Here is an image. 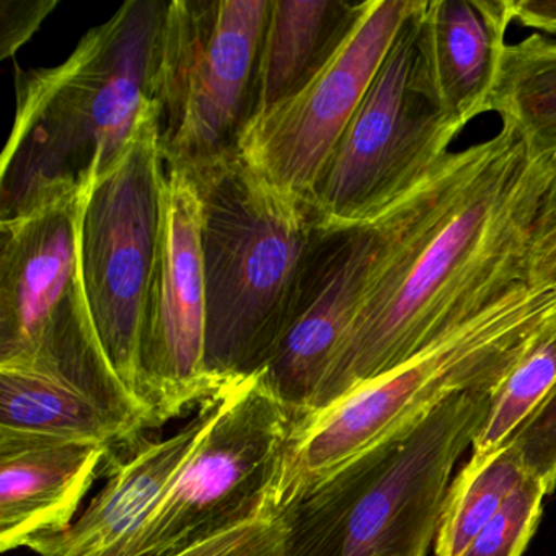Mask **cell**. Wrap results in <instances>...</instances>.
Returning a JSON list of instances; mask_svg holds the SVG:
<instances>
[{
  "mask_svg": "<svg viewBox=\"0 0 556 556\" xmlns=\"http://www.w3.org/2000/svg\"><path fill=\"white\" fill-rule=\"evenodd\" d=\"M546 181V152L503 125L451 152L374 223L380 247L369 285L308 415L529 285L530 236Z\"/></svg>",
  "mask_w": 556,
  "mask_h": 556,
  "instance_id": "1",
  "label": "cell"
},
{
  "mask_svg": "<svg viewBox=\"0 0 556 556\" xmlns=\"http://www.w3.org/2000/svg\"><path fill=\"white\" fill-rule=\"evenodd\" d=\"M167 2L129 0L56 67H17L0 165V220L89 190L119 164L154 105Z\"/></svg>",
  "mask_w": 556,
  "mask_h": 556,
  "instance_id": "2",
  "label": "cell"
},
{
  "mask_svg": "<svg viewBox=\"0 0 556 556\" xmlns=\"http://www.w3.org/2000/svg\"><path fill=\"white\" fill-rule=\"evenodd\" d=\"M555 314L556 288L520 286L412 359L295 421L271 506L291 513L445 400L494 392Z\"/></svg>",
  "mask_w": 556,
  "mask_h": 556,
  "instance_id": "3",
  "label": "cell"
},
{
  "mask_svg": "<svg viewBox=\"0 0 556 556\" xmlns=\"http://www.w3.org/2000/svg\"><path fill=\"white\" fill-rule=\"evenodd\" d=\"M188 174L201 201L206 367L220 390L265 367L324 224L240 152Z\"/></svg>",
  "mask_w": 556,
  "mask_h": 556,
  "instance_id": "4",
  "label": "cell"
},
{
  "mask_svg": "<svg viewBox=\"0 0 556 556\" xmlns=\"http://www.w3.org/2000/svg\"><path fill=\"white\" fill-rule=\"evenodd\" d=\"M491 399L452 396L348 465L286 514L291 556H426L455 462L473 445Z\"/></svg>",
  "mask_w": 556,
  "mask_h": 556,
  "instance_id": "5",
  "label": "cell"
},
{
  "mask_svg": "<svg viewBox=\"0 0 556 556\" xmlns=\"http://www.w3.org/2000/svg\"><path fill=\"white\" fill-rule=\"evenodd\" d=\"M84 194L0 220V369L71 387L142 432L154 415L113 369L84 292Z\"/></svg>",
  "mask_w": 556,
  "mask_h": 556,
  "instance_id": "6",
  "label": "cell"
},
{
  "mask_svg": "<svg viewBox=\"0 0 556 556\" xmlns=\"http://www.w3.org/2000/svg\"><path fill=\"white\" fill-rule=\"evenodd\" d=\"M271 0H170L159 45L154 103L167 170L239 154L256 115Z\"/></svg>",
  "mask_w": 556,
  "mask_h": 556,
  "instance_id": "7",
  "label": "cell"
},
{
  "mask_svg": "<svg viewBox=\"0 0 556 556\" xmlns=\"http://www.w3.org/2000/svg\"><path fill=\"white\" fill-rule=\"evenodd\" d=\"M418 0L325 165L308 203L325 227L370 226L421 184L460 135L419 73Z\"/></svg>",
  "mask_w": 556,
  "mask_h": 556,
  "instance_id": "8",
  "label": "cell"
},
{
  "mask_svg": "<svg viewBox=\"0 0 556 556\" xmlns=\"http://www.w3.org/2000/svg\"><path fill=\"white\" fill-rule=\"evenodd\" d=\"M210 403L203 438L123 556L174 555L271 504L294 416L260 372Z\"/></svg>",
  "mask_w": 556,
  "mask_h": 556,
  "instance_id": "9",
  "label": "cell"
},
{
  "mask_svg": "<svg viewBox=\"0 0 556 556\" xmlns=\"http://www.w3.org/2000/svg\"><path fill=\"white\" fill-rule=\"evenodd\" d=\"M164 180L154 103L125 157L84 194L79 223L80 271L97 334L113 369L141 402L142 317L161 236Z\"/></svg>",
  "mask_w": 556,
  "mask_h": 556,
  "instance_id": "10",
  "label": "cell"
},
{
  "mask_svg": "<svg viewBox=\"0 0 556 556\" xmlns=\"http://www.w3.org/2000/svg\"><path fill=\"white\" fill-rule=\"evenodd\" d=\"M141 392L155 426L219 392L206 367L201 201L184 170L165 168L161 236L142 317Z\"/></svg>",
  "mask_w": 556,
  "mask_h": 556,
  "instance_id": "11",
  "label": "cell"
},
{
  "mask_svg": "<svg viewBox=\"0 0 556 556\" xmlns=\"http://www.w3.org/2000/svg\"><path fill=\"white\" fill-rule=\"evenodd\" d=\"M418 0H370L343 50L294 99L256 118L240 154L271 187L311 200L341 136Z\"/></svg>",
  "mask_w": 556,
  "mask_h": 556,
  "instance_id": "12",
  "label": "cell"
},
{
  "mask_svg": "<svg viewBox=\"0 0 556 556\" xmlns=\"http://www.w3.org/2000/svg\"><path fill=\"white\" fill-rule=\"evenodd\" d=\"M377 224L321 227L275 350L260 370L298 419L308 415L331 359L356 317L379 255Z\"/></svg>",
  "mask_w": 556,
  "mask_h": 556,
  "instance_id": "13",
  "label": "cell"
},
{
  "mask_svg": "<svg viewBox=\"0 0 556 556\" xmlns=\"http://www.w3.org/2000/svg\"><path fill=\"white\" fill-rule=\"evenodd\" d=\"M112 447L0 429V549L30 548L74 523Z\"/></svg>",
  "mask_w": 556,
  "mask_h": 556,
  "instance_id": "14",
  "label": "cell"
},
{
  "mask_svg": "<svg viewBox=\"0 0 556 556\" xmlns=\"http://www.w3.org/2000/svg\"><path fill=\"white\" fill-rule=\"evenodd\" d=\"M509 25L504 0H421L419 4V73L439 112L460 131L488 113Z\"/></svg>",
  "mask_w": 556,
  "mask_h": 556,
  "instance_id": "15",
  "label": "cell"
},
{
  "mask_svg": "<svg viewBox=\"0 0 556 556\" xmlns=\"http://www.w3.org/2000/svg\"><path fill=\"white\" fill-rule=\"evenodd\" d=\"M211 419L210 400L197 418L164 441L141 442L116 460L105 488L60 536L35 546L38 556H123L164 500Z\"/></svg>",
  "mask_w": 556,
  "mask_h": 556,
  "instance_id": "16",
  "label": "cell"
},
{
  "mask_svg": "<svg viewBox=\"0 0 556 556\" xmlns=\"http://www.w3.org/2000/svg\"><path fill=\"white\" fill-rule=\"evenodd\" d=\"M369 5L370 0H271L255 119L314 83L353 37Z\"/></svg>",
  "mask_w": 556,
  "mask_h": 556,
  "instance_id": "17",
  "label": "cell"
},
{
  "mask_svg": "<svg viewBox=\"0 0 556 556\" xmlns=\"http://www.w3.org/2000/svg\"><path fill=\"white\" fill-rule=\"evenodd\" d=\"M0 429L66 441L131 444L141 432L89 396L47 377L0 369Z\"/></svg>",
  "mask_w": 556,
  "mask_h": 556,
  "instance_id": "18",
  "label": "cell"
},
{
  "mask_svg": "<svg viewBox=\"0 0 556 556\" xmlns=\"http://www.w3.org/2000/svg\"><path fill=\"white\" fill-rule=\"evenodd\" d=\"M513 126L530 144L556 136V38L530 34L504 43L497 58L488 113Z\"/></svg>",
  "mask_w": 556,
  "mask_h": 556,
  "instance_id": "19",
  "label": "cell"
},
{
  "mask_svg": "<svg viewBox=\"0 0 556 556\" xmlns=\"http://www.w3.org/2000/svg\"><path fill=\"white\" fill-rule=\"evenodd\" d=\"M527 475L513 444L490 454H471L445 494L434 539L435 556L460 555Z\"/></svg>",
  "mask_w": 556,
  "mask_h": 556,
  "instance_id": "20",
  "label": "cell"
},
{
  "mask_svg": "<svg viewBox=\"0 0 556 556\" xmlns=\"http://www.w3.org/2000/svg\"><path fill=\"white\" fill-rule=\"evenodd\" d=\"M556 390V314L522 359L493 392L486 421L475 438L473 454L509 445L519 429Z\"/></svg>",
  "mask_w": 556,
  "mask_h": 556,
  "instance_id": "21",
  "label": "cell"
},
{
  "mask_svg": "<svg viewBox=\"0 0 556 556\" xmlns=\"http://www.w3.org/2000/svg\"><path fill=\"white\" fill-rule=\"evenodd\" d=\"M548 490L539 478L527 475L500 513L468 543L458 556H520L529 545Z\"/></svg>",
  "mask_w": 556,
  "mask_h": 556,
  "instance_id": "22",
  "label": "cell"
},
{
  "mask_svg": "<svg viewBox=\"0 0 556 556\" xmlns=\"http://www.w3.org/2000/svg\"><path fill=\"white\" fill-rule=\"evenodd\" d=\"M288 516L271 504L223 532L191 543L170 556H291Z\"/></svg>",
  "mask_w": 556,
  "mask_h": 556,
  "instance_id": "23",
  "label": "cell"
},
{
  "mask_svg": "<svg viewBox=\"0 0 556 556\" xmlns=\"http://www.w3.org/2000/svg\"><path fill=\"white\" fill-rule=\"evenodd\" d=\"M533 148L548 155V181L530 236L529 285L556 288V136Z\"/></svg>",
  "mask_w": 556,
  "mask_h": 556,
  "instance_id": "24",
  "label": "cell"
},
{
  "mask_svg": "<svg viewBox=\"0 0 556 556\" xmlns=\"http://www.w3.org/2000/svg\"><path fill=\"white\" fill-rule=\"evenodd\" d=\"M510 444L527 473L539 478L548 493L556 486V390L519 429Z\"/></svg>",
  "mask_w": 556,
  "mask_h": 556,
  "instance_id": "25",
  "label": "cell"
},
{
  "mask_svg": "<svg viewBox=\"0 0 556 556\" xmlns=\"http://www.w3.org/2000/svg\"><path fill=\"white\" fill-rule=\"evenodd\" d=\"M58 0H2L0 2V60L15 56L40 30Z\"/></svg>",
  "mask_w": 556,
  "mask_h": 556,
  "instance_id": "26",
  "label": "cell"
},
{
  "mask_svg": "<svg viewBox=\"0 0 556 556\" xmlns=\"http://www.w3.org/2000/svg\"><path fill=\"white\" fill-rule=\"evenodd\" d=\"M510 24L556 38V0H504Z\"/></svg>",
  "mask_w": 556,
  "mask_h": 556,
  "instance_id": "27",
  "label": "cell"
}]
</instances>
